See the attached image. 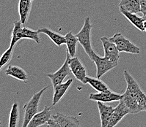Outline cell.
<instances>
[{"mask_svg":"<svg viewBox=\"0 0 146 127\" xmlns=\"http://www.w3.org/2000/svg\"><path fill=\"white\" fill-rule=\"evenodd\" d=\"M49 88V86H46L43 88L41 90H40L38 92L35 93L32 98L29 100L26 105H24V120H23V124L21 127H27L29 121L33 118L36 113H38V106H39L40 100L41 98L43 93L46 89Z\"/></svg>","mask_w":146,"mask_h":127,"instance_id":"6da1fadb","label":"cell"},{"mask_svg":"<svg viewBox=\"0 0 146 127\" xmlns=\"http://www.w3.org/2000/svg\"><path fill=\"white\" fill-rule=\"evenodd\" d=\"M92 24H90V19L89 17H87L84 20V25L79 33L76 35L78 38V41L81 44L82 48H84V51L88 55L89 58L91 59L92 56L94 54V51L93 50L91 45V30Z\"/></svg>","mask_w":146,"mask_h":127,"instance_id":"7a4b0ae2","label":"cell"},{"mask_svg":"<svg viewBox=\"0 0 146 127\" xmlns=\"http://www.w3.org/2000/svg\"><path fill=\"white\" fill-rule=\"evenodd\" d=\"M117 47V50L120 52H125V53H131V54H139L140 48L133 44L127 38H125L121 33H116L112 37H110Z\"/></svg>","mask_w":146,"mask_h":127,"instance_id":"3957f363","label":"cell"},{"mask_svg":"<svg viewBox=\"0 0 146 127\" xmlns=\"http://www.w3.org/2000/svg\"><path fill=\"white\" fill-rule=\"evenodd\" d=\"M91 61H93L96 66L97 77L101 78L104 74L116 67L118 64L117 62H114L106 57H100L94 53L92 56Z\"/></svg>","mask_w":146,"mask_h":127,"instance_id":"277c9868","label":"cell"},{"mask_svg":"<svg viewBox=\"0 0 146 127\" xmlns=\"http://www.w3.org/2000/svg\"><path fill=\"white\" fill-rule=\"evenodd\" d=\"M70 55L67 52V56H66L65 62L60 67V69L57 71H56L54 73L46 75L49 77L50 80L52 81L53 87L63 82V81L65 80V77L70 74H71V71H70V67H69V59H70Z\"/></svg>","mask_w":146,"mask_h":127,"instance_id":"5b68a950","label":"cell"},{"mask_svg":"<svg viewBox=\"0 0 146 127\" xmlns=\"http://www.w3.org/2000/svg\"><path fill=\"white\" fill-rule=\"evenodd\" d=\"M69 67L71 73L76 77V79L83 83L87 84V72L84 66L77 57L74 56L69 59Z\"/></svg>","mask_w":146,"mask_h":127,"instance_id":"8992f818","label":"cell"},{"mask_svg":"<svg viewBox=\"0 0 146 127\" xmlns=\"http://www.w3.org/2000/svg\"><path fill=\"white\" fill-rule=\"evenodd\" d=\"M101 41H102L104 50V57L112 62L118 63L120 52L117 50L115 43L110 40V37H103L101 38Z\"/></svg>","mask_w":146,"mask_h":127,"instance_id":"52a82bcc","label":"cell"},{"mask_svg":"<svg viewBox=\"0 0 146 127\" xmlns=\"http://www.w3.org/2000/svg\"><path fill=\"white\" fill-rule=\"evenodd\" d=\"M51 110L52 108L50 107L45 106L42 111L36 113L33 117L27 127H39L46 124L47 122L52 118Z\"/></svg>","mask_w":146,"mask_h":127,"instance_id":"ba28073f","label":"cell"},{"mask_svg":"<svg viewBox=\"0 0 146 127\" xmlns=\"http://www.w3.org/2000/svg\"><path fill=\"white\" fill-rule=\"evenodd\" d=\"M122 99V94L112 92V91L109 92H98L95 94H90L89 96V100L95 101H101L103 103L112 102V101H120Z\"/></svg>","mask_w":146,"mask_h":127,"instance_id":"9c48e42d","label":"cell"},{"mask_svg":"<svg viewBox=\"0 0 146 127\" xmlns=\"http://www.w3.org/2000/svg\"><path fill=\"white\" fill-rule=\"evenodd\" d=\"M125 105L129 112V114H137L140 113L138 104L137 97L125 90L122 94V99L120 100Z\"/></svg>","mask_w":146,"mask_h":127,"instance_id":"30bf717a","label":"cell"},{"mask_svg":"<svg viewBox=\"0 0 146 127\" xmlns=\"http://www.w3.org/2000/svg\"><path fill=\"white\" fill-rule=\"evenodd\" d=\"M119 101L120 102H119L118 105L114 109V111L111 115L107 127H115V126L117 125V124L123 118L125 115L129 114V110L126 108L125 105L121 101Z\"/></svg>","mask_w":146,"mask_h":127,"instance_id":"8fae6325","label":"cell"},{"mask_svg":"<svg viewBox=\"0 0 146 127\" xmlns=\"http://www.w3.org/2000/svg\"><path fill=\"white\" fill-rule=\"evenodd\" d=\"M52 118L61 127H80L77 117L65 115L62 113H57L52 115Z\"/></svg>","mask_w":146,"mask_h":127,"instance_id":"7c38bea8","label":"cell"},{"mask_svg":"<svg viewBox=\"0 0 146 127\" xmlns=\"http://www.w3.org/2000/svg\"><path fill=\"white\" fill-rule=\"evenodd\" d=\"M73 80L68 79L65 82H62L60 84L57 85L56 86L54 87V95H53V100H52V105H56L60 100L64 96L65 93L67 92L70 86L72 85Z\"/></svg>","mask_w":146,"mask_h":127,"instance_id":"4fadbf2b","label":"cell"},{"mask_svg":"<svg viewBox=\"0 0 146 127\" xmlns=\"http://www.w3.org/2000/svg\"><path fill=\"white\" fill-rule=\"evenodd\" d=\"M97 105H98V111H99L101 127H107L111 115L115 108H113L112 106L105 105L101 101H97Z\"/></svg>","mask_w":146,"mask_h":127,"instance_id":"5bb4252c","label":"cell"},{"mask_svg":"<svg viewBox=\"0 0 146 127\" xmlns=\"http://www.w3.org/2000/svg\"><path fill=\"white\" fill-rule=\"evenodd\" d=\"M120 12L127 18L128 21L140 31H145V20L143 17H139L136 13L129 12L120 8Z\"/></svg>","mask_w":146,"mask_h":127,"instance_id":"9a60e30c","label":"cell"},{"mask_svg":"<svg viewBox=\"0 0 146 127\" xmlns=\"http://www.w3.org/2000/svg\"><path fill=\"white\" fill-rule=\"evenodd\" d=\"M5 74L7 75L11 76L14 77L15 79L19 81H23V82H27L28 75L26 71L23 69L21 67L18 66L9 65L7 69L5 70Z\"/></svg>","mask_w":146,"mask_h":127,"instance_id":"2e32d148","label":"cell"},{"mask_svg":"<svg viewBox=\"0 0 146 127\" xmlns=\"http://www.w3.org/2000/svg\"><path fill=\"white\" fill-rule=\"evenodd\" d=\"M32 2L29 0H19V13L20 16V21L23 25L27 23L28 16L31 10Z\"/></svg>","mask_w":146,"mask_h":127,"instance_id":"e0dca14e","label":"cell"},{"mask_svg":"<svg viewBox=\"0 0 146 127\" xmlns=\"http://www.w3.org/2000/svg\"><path fill=\"white\" fill-rule=\"evenodd\" d=\"M65 44L67 45V52L70 55V58L76 56V45H77L78 38L74 35L72 31H69L65 35Z\"/></svg>","mask_w":146,"mask_h":127,"instance_id":"ac0fdd59","label":"cell"},{"mask_svg":"<svg viewBox=\"0 0 146 127\" xmlns=\"http://www.w3.org/2000/svg\"><path fill=\"white\" fill-rule=\"evenodd\" d=\"M38 31L39 33H43L45 35H46L57 46L60 47L62 44H65V36H62L58 33L54 32V31L50 30L48 28H40V29H38Z\"/></svg>","mask_w":146,"mask_h":127,"instance_id":"d6986e66","label":"cell"},{"mask_svg":"<svg viewBox=\"0 0 146 127\" xmlns=\"http://www.w3.org/2000/svg\"><path fill=\"white\" fill-rule=\"evenodd\" d=\"M119 7L132 13L140 12L139 0H120Z\"/></svg>","mask_w":146,"mask_h":127,"instance_id":"ffe728a7","label":"cell"},{"mask_svg":"<svg viewBox=\"0 0 146 127\" xmlns=\"http://www.w3.org/2000/svg\"><path fill=\"white\" fill-rule=\"evenodd\" d=\"M86 82L87 84L91 86L95 90H96L98 92H109L111 91L108 86L98 77L95 78V77L87 76Z\"/></svg>","mask_w":146,"mask_h":127,"instance_id":"44dd1931","label":"cell"},{"mask_svg":"<svg viewBox=\"0 0 146 127\" xmlns=\"http://www.w3.org/2000/svg\"><path fill=\"white\" fill-rule=\"evenodd\" d=\"M23 24L20 21H16L14 23L13 29L12 31V36H11V41L10 47L14 48L15 45L17 43L18 41L22 39V30Z\"/></svg>","mask_w":146,"mask_h":127,"instance_id":"7402d4cb","label":"cell"},{"mask_svg":"<svg viewBox=\"0 0 146 127\" xmlns=\"http://www.w3.org/2000/svg\"><path fill=\"white\" fill-rule=\"evenodd\" d=\"M19 118H20V112H19V105L17 102H14L10 113L8 127H17Z\"/></svg>","mask_w":146,"mask_h":127,"instance_id":"603a6c76","label":"cell"},{"mask_svg":"<svg viewBox=\"0 0 146 127\" xmlns=\"http://www.w3.org/2000/svg\"><path fill=\"white\" fill-rule=\"evenodd\" d=\"M38 31H35L33 29H30L27 27H23L22 30V39H29L33 40L37 43H40V38Z\"/></svg>","mask_w":146,"mask_h":127,"instance_id":"cb8c5ba5","label":"cell"},{"mask_svg":"<svg viewBox=\"0 0 146 127\" xmlns=\"http://www.w3.org/2000/svg\"><path fill=\"white\" fill-rule=\"evenodd\" d=\"M13 48L10 47L2 54V56L0 57V69H2L4 66L6 65L7 64H8L10 62V61L11 60V58H12L13 56Z\"/></svg>","mask_w":146,"mask_h":127,"instance_id":"d4e9b609","label":"cell"},{"mask_svg":"<svg viewBox=\"0 0 146 127\" xmlns=\"http://www.w3.org/2000/svg\"><path fill=\"white\" fill-rule=\"evenodd\" d=\"M140 12L143 14V16H146V0H139Z\"/></svg>","mask_w":146,"mask_h":127,"instance_id":"484cf974","label":"cell"},{"mask_svg":"<svg viewBox=\"0 0 146 127\" xmlns=\"http://www.w3.org/2000/svg\"><path fill=\"white\" fill-rule=\"evenodd\" d=\"M47 125L48 126V127H61L60 125H59L57 123L54 121L52 118L50 119L48 122H47Z\"/></svg>","mask_w":146,"mask_h":127,"instance_id":"4316f807","label":"cell"},{"mask_svg":"<svg viewBox=\"0 0 146 127\" xmlns=\"http://www.w3.org/2000/svg\"><path fill=\"white\" fill-rule=\"evenodd\" d=\"M145 111H146V94L145 96Z\"/></svg>","mask_w":146,"mask_h":127,"instance_id":"83f0119b","label":"cell"},{"mask_svg":"<svg viewBox=\"0 0 146 127\" xmlns=\"http://www.w3.org/2000/svg\"><path fill=\"white\" fill-rule=\"evenodd\" d=\"M145 31L146 32V21H145Z\"/></svg>","mask_w":146,"mask_h":127,"instance_id":"f1b7e54d","label":"cell"},{"mask_svg":"<svg viewBox=\"0 0 146 127\" xmlns=\"http://www.w3.org/2000/svg\"><path fill=\"white\" fill-rule=\"evenodd\" d=\"M143 19L145 20V21H146V16H143Z\"/></svg>","mask_w":146,"mask_h":127,"instance_id":"f546056e","label":"cell"},{"mask_svg":"<svg viewBox=\"0 0 146 127\" xmlns=\"http://www.w3.org/2000/svg\"><path fill=\"white\" fill-rule=\"evenodd\" d=\"M1 125H2V122L0 121V126H1Z\"/></svg>","mask_w":146,"mask_h":127,"instance_id":"4dcf8cb0","label":"cell"},{"mask_svg":"<svg viewBox=\"0 0 146 127\" xmlns=\"http://www.w3.org/2000/svg\"><path fill=\"white\" fill-rule=\"evenodd\" d=\"M29 1H30V2H33V0H29Z\"/></svg>","mask_w":146,"mask_h":127,"instance_id":"1f68e13d","label":"cell"}]
</instances>
